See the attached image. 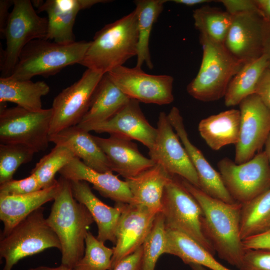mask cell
<instances>
[{"mask_svg":"<svg viewBox=\"0 0 270 270\" xmlns=\"http://www.w3.org/2000/svg\"><path fill=\"white\" fill-rule=\"evenodd\" d=\"M182 183L200 204L204 232L220 258L239 268L245 252L240 236L242 204L213 198L181 178Z\"/></svg>","mask_w":270,"mask_h":270,"instance_id":"obj_1","label":"cell"},{"mask_svg":"<svg viewBox=\"0 0 270 270\" xmlns=\"http://www.w3.org/2000/svg\"><path fill=\"white\" fill-rule=\"evenodd\" d=\"M58 181L59 189L46 220L60 240L61 264L72 269L84 254L86 236L94 220L74 197L70 180L60 176Z\"/></svg>","mask_w":270,"mask_h":270,"instance_id":"obj_2","label":"cell"},{"mask_svg":"<svg viewBox=\"0 0 270 270\" xmlns=\"http://www.w3.org/2000/svg\"><path fill=\"white\" fill-rule=\"evenodd\" d=\"M138 18L132 12L98 31L80 64L103 74L137 55Z\"/></svg>","mask_w":270,"mask_h":270,"instance_id":"obj_3","label":"cell"},{"mask_svg":"<svg viewBox=\"0 0 270 270\" xmlns=\"http://www.w3.org/2000/svg\"><path fill=\"white\" fill-rule=\"evenodd\" d=\"M202 57L196 76L186 90L196 100L212 102L224 98L230 82L244 63L234 57L224 44L200 34Z\"/></svg>","mask_w":270,"mask_h":270,"instance_id":"obj_4","label":"cell"},{"mask_svg":"<svg viewBox=\"0 0 270 270\" xmlns=\"http://www.w3.org/2000/svg\"><path fill=\"white\" fill-rule=\"evenodd\" d=\"M90 44L85 40L62 44L46 39L33 40L22 51L9 76L30 80L36 76L54 75L68 66L80 64Z\"/></svg>","mask_w":270,"mask_h":270,"instance_id":"obj_5","label":"cell"},{"mask_svg":"<svg viewBox=\"0 0 270 270\" xmlns=\"http://www.w3.org/2000/svg\"><path fill=\"white\" fill-rule=\"evenodd\" d=\"M40 207L19 222L5 236L0 238V256L4 260L2 270H12L20 260L61 244L48 224Z\"/></svg>","mask_w":270,"mask_h":270,"instance_id":"obj_6","label":"cell"},{"mask_svg":"<svg viewBox=\"0 0 270 270\" xmlns=\"http://www.w3.org/2000/svg\"><path fill=\"white\" fill-rule=\"evenodd\" d=\"M162 212L166 228L188 236L214 255V248L204 232L202 209L177 176L172 175L164 187Z\"/></svg>","mask_w":270,"mask_h":270,"instance_id":"obj_7","label":"cell"},{"mask_svg":"<svg viewBox=\"0 0 270 270\" xmlns=\"http://www.w3.org/2000/svg\"><path fill=\"white\" fill-rule=\"evenodd\" d=\"M48 20L38 16L29 0H14L13 8L2 34L6 47L0 54L2 77L9 76L20 54L30 42L46 39Z\"/></svg>","mask_w":270,"mask_h":270,"instance_id":"obj_8","label":"cell"},{"mask_svg":"<svg viewBox=\"0 0 270 270\" xmlns=\"http://www.w3.org/2000/svg\"><path fill=\"white\" fill-rule=\"evenodd\" d=\"M52 117L51 108L32 112L18 106L2 107L0 112V144L24 146L34 152L46 150Z\"/></svg>","mask_w":270,"mask_h":270,"instance_id":"obj_9","label":"cell"},{"mask_svg":"<svg viewBox=\"0 0 270 270\" xmlns=\"http://www.w3.org/2000/svg\"><path fill=\"white\" fill-rule=\"evenodd\" d=\"M223 182L236 202H246L270 188V165L264 151L240 164L228 158L218 163Z\"/></svg>","mask_w":270,"mask_h":270,"instance_id":"obj_10","label":"cell"},{"mask_svg":"<svg viewBox=\"0 0 270 270\" xmlns=\"http://www.w3.org/2000/svg\"><path fill=\"white\" fill-rule=\"evenodd\" d=\"M103 75L87 69L78 81L54 98L50 136L80 122L88 110L93 94Z\"/></svg>","mask_w":270,"mask_h":270,"instance_id":"obj_11","label":"cell"},{"mask_svg":"<svg viewBox=\"0 0 270 270\" xmlns=\"http://www.w3.org/2000/svg\"><path fill=\"white\" fill-rule=\"evenodd\" d=\"M157 135L148 149L150 158L162 166L169 174L177 176L200 188L196 172L182 143L164 112L159 114Z\"/></svg>","mask_w":270,"mask_h":270,"instance_id":"obj_12","label":"cell"},{"mask_svg":"<svg viewBox=\"0 0 270 270\" xmlns=\"http://www.w3.org/2000/svg\"><path fill=\"white\" fill-rule=\"evenodd\" d=\"M107 74L112 82L131 99L158 105L170 104L174 100V78L170 76L150 74L142 68L124 66Z\"/></svg>","mask_w":270,"mask_h":270,"instance_id":"obj_13","label":"cell"},{"mask_svg":"<svg viewBox=\"0 0 270 270\" xmlns=\"http://www.w3.org/2000/svg\"><path fill=\"white\" fill-rule=\"evenodd\" d=\"M239 106L240 132L234 156L237 164L249 160L260 152L270 133V109L256 94L246 97Z\"/></svg>","mask_w":270,"mask_h":270,"instance_id":"obj_14","label":"cell"},{"mask_svg":"<svg viewBox=\"0 0 270 270\" xmlns=\"http://www.w3.org/2000/svg\"><path fill=\"white\" fill-rule=\"evenodd\" d=\"M267 23L258 12L232 16L224 45L228 50L243 63L255 60L263 54Z\"/></svg>","mask_w":270,"mask_h":270,"instance_id":"obj_15","label":"cell"},{"mask_svg":"<svg viewBox=\"0 0 270 270\" xmlns=\"http://www.w3.org/2000/svg\"><path fill=\"white\" fill-rule=\"evenodd\" d=\"M156 214L144 207L124 204L116 230V242L112 248L110 270L122 259L142 246Z\"/></svg>","mask_w":270,"mask_h":270,"instance_id":"obj_16","label":"cell"},{"mask_svg":"<svg viewBox=\"0 0 270 270\" xmlns=\"http://www.w3.org/2000/svg\"><path fill=\"white\" fill-rule=\"evenodd\" d=\"M168 116L196 172L199 188L207 194L224 202H236L226 190L220 172L213 168L201 151L190 140L178 108L172 107Z\"/></svg>","mask_w":270,"mask_h":270,"instance_id":"obj_17","label":"cell"},{"mask_svg":"<svg viewBox=\"0 0 270 270\" xmlns=\"http://www.w3.org/2000/svg\"><path fill=\"white\" fill-rule=\"evenodd\" d=\"M86 130L122 136L140 142L148 149L154 145L157 135L156 128L145 117L139 102L131 98L110 118L92 126Z\"/></svg>","mask_w":270,"mask_h":270,"instance_id":"obj_18","label":"cell"},{"mask_svg":"<svg viewBox=\"0 0 270 270\" xmlns=\"http://www.w3.org/2000/svg\"><path fill=\"white\" fill-rule=\"evenodd\" d=\"M34 2L38 12L48 14V32L46 40L68 44L75 41L73 28L78 12L106 0H46Z\"/></svg>","mask_w":270,"mask_h":270,"instance_id":"obj_19","label":"cell"},{"mask_svg":"<svg viewBox=\"0 0 270 270\" xmlns=\"http://www.w3.org/2000/svg\"><path fill=\"white\" fill-rule=\"evenodd\" d=\"M93 138L107 158L112 170L125 179L136 176L156 164L128 138L112 134L108 138L94 136Z\"/></svg>","mask_w":270,"mask_h":270,"instance_id":"obj_20","label":"cell"},{"mask_svg":"<svg viewBox=\"0 0 270 270\" xmlns=\"http://www.w3.org/2000/svg\"><path fill=\"white\" fill-rule=\"evenodd\" d=\"M70 182L74 197L86 208L97 225V238L104 242L110 241L115 244L118 224L124 203H116L114 207L108 206L96 196L88 182Z\"/></svg>","mask_w":270,"mask_h":270,"instance_id":"obj_21","label":"cell"},{"mask_svg":"<svg viewBox=\"0 0 270 270\" xmlns=\"http://www.w3.org/2000/svg\"><path fill=\"white\" fill-rule=\"evenodd\" d=\"M60 176L70 180H84L92 184L102 196L116 203L130 204L132 194L126 180L118 178L112 172H99L74 158L60 172Z\"/></svg>","mask_w":270,"mask_h":270,"instance_id":"obj_22","label":"cell"},{"mask_svg":"<svg viewBox=\"0 0 270 270\" xmlns=\"http://www.w3.org/2000/svg\"><path fill=\"white\" fill-rule=\"evenodd\" d=\"M50 142L68 148L88 166L99 172H112L105 154L88 132L77 125L50 136Z\"/></svg>","mask_w":270,"mask_h":270,"instance_id":"obj_23","label":"cell"},{"mask_svg":"<svg viewBox=\"0 0 270 270\" xmlns=\"http://www.w3.org/2000/svg\"><path fill=\"white\" fill-rule=\"evenodd\" d=\"M171 176L156 164L136 176L125 179L132 194L129 204L145 208L155 214L162 212L164 188Z\"/></svg>","mask_w":270,"mask_h":270,"instance_id":"obj_24","label":"cell"},{"mask_svg":"<svg viewBox=\"0 0 270 270\" xmlns=\"http://www.w3.org/2000/svg\"><path fill=\"white\" fill-rule=\"evenodd\" d=\"M59 182L38 191L20 196L0 195V220L4 228L0 238L6 236L19 222L44 204L54 200Z\"/></svg>","mask_w":270,"mask_h":270,"instance_id":"obj_25","label":"cell"},{"mask_svg":"<svg viewBox=\"0 0 270 270\" xmlns=\"http://www.w3.org/2000/svg\"><path fill=\"white\" fill-rule=\"evenodd\" d=\"M130 98L112 82L108 74L99 82L92 96L88 110L77 125L86 130L104 122L116 114Z\"/></svg>","mask_w":270,"mask_h":270,"instance_id":"obj_26","label":"cell"},{"mask_svg":"<svg viewBox=\"0 0 270 270\" xmlns=\"http://www.w3.org/2000/svg\"><path fill=\"white\" fill-rule=\"evenodd\" d=\"M240 113L230 109L210 116L200 121V134L212 150H218L226 145H236L240 132Z\"/></svg>","mask_w":270,"mask_h":270,"instance_id":"obj_27","label":"cell"},{"mask_svg":"<svg viewBox=\"0 0 270 270\" xmlns=\"http://www.w3.org/2000/svg\"><path fill=\"white\" fill-rule=\"evenodd\" d=\"M50 90V86L44 81L34 82L10 76L0 78V103L13 102L30 111L43 109L42 98Z\"/></svg>","mask_w":270,"mask_h":270,"instance_id":"obj_28","label":"cell"},{"mask_svg":"<svg viewBox=\"0 0 270 270\" xmlns=\"http://www.w3.org/2000/svg\"><path fill=\"white\" fill-rule=\"evenodd\" d=\"M166 254L178 257L186 264H198L211 270H231L196 241L180 232L166 228Z\"/></svg>","mask_w":270,"mask_h":270,"instance_id":"obj_29","label":"cell"},{"mask_svg":"<svg viewBox=\"0 0 270 270\" xmlns=\"http://www.w3.org/2000/svg\"><path fill=\"white\" fill-rule=\"evenodd\" d=\"M268 66L264 54L244 63L229 84L224 97L226 106L238 105L244 99L254 94L258 83Z\"/></svg>","mask_w":270,"mask_h":270,"instance_id":"obj_30","label":"cell"},{"mask_svg":"<svg viewBox=\"0 0 270 270\" xmlns=\"http://www.w3.org/2000/svg\"><path fill=\"white\" fill-rule=\"evenodd\" d=\"M166 0H137L134 2L138 18V42L136 66L142 68L145 64L152 69L149 48L151 31L154 24L162 12Z\"/></svg>","mask_w":270,"mask_h":270,"instance_id":"obj_31","label":"cell"},{"mask_svg":"<svg viewBox=\"0 0 270 270\" xmlns=\"http://www.w3.org/2000/svg\"><path fill=\"white\" fill-rule=\"evenodd\" d=\"M270 226V188L242 204L240 236L243 240L266 231Z\"/></svg>","mask_w":270,"mask_h":270,"instance_id":"obj_32","label":"cell"},{"mask_svg":"<svg viewBox=\"0 0 270 270\" xmlns=\"http://www.w3.org/2000/svg\"><path fill=\"white\" fill-rule=\"evenodd\" d=\"M195 28L200 34L224 44L232 20L226 11L209 6H202L193 11Z\"/></svg>","mask_w":270,"mask_h":270,"instance_id":"obj_33","label":"cell"},{"mask_svg":"<svg viewBox=\"0 0 270 270\" xmlns=\"http://www.w3.org/2000/svg\"><path fill=\"white\" fill-rule=\"evenodd\" d=\"M76 156L68 148L56 145L36 163L30 174H34L42 188L50 187L58 182L55 176Z\"/></svg>","mask_w":270,"mask_h":270,"instance_id":"obj_34","label":"cell"},{"mask_svg":"<svg viewBox=\"0 0 270 270\" xmlns=\"http://www.w3.org/2000/svg\"><path fill=\"white\" fill-rule=\"evenodd\" d=\"M166 228L164 214H156L152 229L142 245L140 270H154L160 256L166 251Z\"/></svg>","mask_w":270,"mask_h":270,"instance_id":"obj_35","label":"cell"},{"mask_svg":"<svg viewBox=\"0 0 270 270\" xmlns=\"http://www.w3.org/2000/svg\"><path fill=\"white\" fill-rule=\"evenodd\" d=\"M113 248L88 232L85 239V250L82 258L72 270H110Z\"/></svg>","mask_w":270,"mask_h":270,"instance_id":"obj_36","label":"cell"},{"mask_svg":"<svg viewBox=\"0 0 270 270\" xmlns=\"http://www.w3.org/2000/svg\"><path fill=\"white\" fill-rule=\"evenodd\" d=\"M34 153L24 146L0 144V184L12 180L18 168L30 162Z\"/></svg>","mask_w":270,"mask_h":270,"instance_id":"obj_37","label":"cell"},{"mask_svg":"<svg viewBox=\"0 0 270 270\" xmlns=\"http://www.w3.org/2000/svg\"><path fill=\"white\" fill-rule=\"evenodd\" d=\"M42 189L36 176L31 174L18 180L12 179L0 186V195L20 196L38 191Z\"/></svg>","mask_w":270,"mask_h":270,"instance_id":"obj_38","label":"cell"},{"mask_svg":"<svg viewBox=\"0 0 270 270\" xmlns=\"http://www.w3.org/2000/svg\"><path fill=\"white\" fill-rule=\"evenodd\" d=\"M240 270H270V250L247 249Z\"/></svg>","mask_w":270,"mask_h":270,"instance_id":"obj_39","label":"cell"},{"mask_svg":"<svg viewBox=\"0 0 270 270\" xmlns=\"http://www.w3.org/2000/svg\"><path fill=\"white\" fill-rule=\"evenodd\" d=\"M226 11L232 16L248 12H259L254 0H221Z\"/></svg>","mask_w":270,"mask_h":270,"instance_id":"obj_40","label":"cell"},{"mask_svg":"<svg viewBox=\"0 0 270 270\" xmlns=\"http://www.w3.org/2000/svg\"><path fill=\"white\" fill-rule=\"evenodd\" d=\"M142 252V247L141 246L122 259L113 270H140Z\"/></svg>","mask_w":270,"mask_h":270,"instance_id":"obj_41","label":"cell"},{"mask_svg":"<svg viewBox=\"0 0 270 270\" xmlns=\"http://www.w3.org/2000/svg\"><path fill=\"white\" fill-rule=\"evenodd\" d=\"M242 244L245 250H270V230H266L244 240Z\"/></svg>","mask_w":270,"mask_h":270,"instance_id":"obj_42","label":"cell"},{"mask_svg":"<svg viewBox=\"0 0 270 270\" xmlns=\"http://www.w3.org/2000/svg\"><path fill=\"white\" fill-rule=\"evenodd\" d=\"M256 94L270 109V69L267 68L262 74L256 86Z\"/></svg>","mask_w":270,"mask_h":270,"instance_id":"obj_43","label":"cell"},{"mask_svg":"<svg viewBox=\"0 0 270 270\" xmlns=\"http://www.w3.org/2000/svg\"><path fill=\"white\" fill-rule=\"evenodd\" d=\"M14 4V0H0V32L2 34L6 26L10 13L8 12L9 8Z\"/></svg>","mask_w":270,"mask_h":270,"instance_id":"obj_44","label":"cell"},{"mask_svg":"<svg viewBox=\"0 0 270 270\" xmlns=\"http://www.w3.org/2000/svg\"><path fill=\"white\" fill-rule=\"evenodd\" d=\"M254 2L262 17L270 24V0H254Z\"/></svg>","mask_w":270,"mask_h":270,"instance_id":"obj_45","label":"cell"},{"mask_svg":"<svg viewBox=\"0 0 270 270\" xmlns=\"http://www.w3.org/2000/svg\"><path fill=\"white\" fill-rule=\"evenodd\" d=\"M263 54H264L268 60L270 69V24H267L263 47Z\"/></svg>","mask_w":270,"mask_h":270,"instance_id":"obj_46","label":"cell"},{"mask_svg":"<svg viewBox=\"0 0 270 270\" xmlns=\"http://www.w3.org/2000/svg\"><path fill=\"white\" fill-rule=\"evenodd\" d=\"M172 1L176 4H182L188 6H193L212 2L208 0H173Z\"/></svg>","mask_w":270,"mask_h":270,"instance_id":"obj_47","label":"cell"},{"mask_svg":"<svg viewBox=\"0 0 270 270\" xmlns=\"http://www.w3.org/2000/svg\"><path fill=\"white\" fill-rule=\"evenodd\" d=\"M28 270H72V269L60 264L59 266L56 268H51L46 266H40L34 268H31Z\"/></svg>","mask_w":270,"mask_h":270,"instance_id":"obj_48","label":"cell"},{"mask_svg":"<svg viewBox=\"0 0 270 270\" xmlns=\"http://www.w3.org/2000/svg\"><path fill=\"white\" fill-rule=\"evenodd\" d=\"M264 146H265L264 152L266 155L270 165V133L266 141Z\"/></svg>","mask_w":270,"mask_h":270,"instance_id":"obj_49","label":"cell"},{"mask_svg":"<svg viewBox=\"0 0 270 270\" xmlns=\"http://www.w3.org/2000/svg\"><path fill=\"white\" fill-rule=\"evenodd\" d=\"M192 270H208L207 268L198 264H189Z\"/></svg>","mask_w":270,"mask_h":270,"instance_id":"obj_50","label":"cell"},{"mask_svg":"<svg viewBox=\"0 0 270 270\" xmlns=\"http://www.w3.org/2000/svg\"><path fill=\"white\" fill-rule=\"evenodd\" d=\"M270 230V226L269 228H268V229L266 230Z\"/></svg>","mask_w":270,"mask_h":270,"instance_id":"obj_51","label":"cell"}]
</instances>
